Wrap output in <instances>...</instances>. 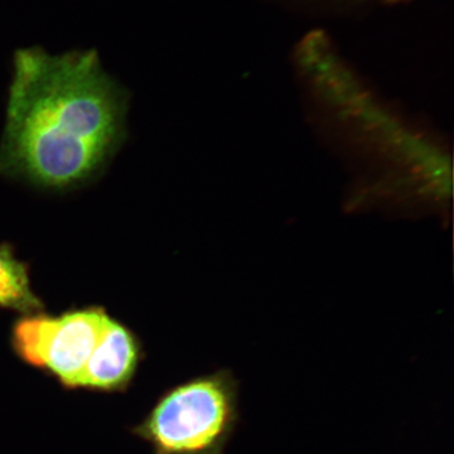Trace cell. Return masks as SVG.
<instances>
[{
    "mask_svg": "<svg viewBox=\"0 0 454 454\" xmlns=\"http://www.w3.org/2000/svg\"><path fill=\"white\" fill-rule=\"evenodd\" d=\"M128 94L97 51L18 50L0 140V175L43 190L88 184L125 137Z\"/></svg>",
    "mask_w": 454,
    "mask_h": 454,
    "instance_id": "cell-1",
    "label": "cell"
},
{
    "mask_svg": "<svg viewBox=\"0 0 454 454\" xmlns=\"http://www.w3.org/2000/svg\"><path fill=\"white\" fill-rule=\"evenodd\" d=\"M239 418L238 379L220 369L170 387L134 433L154 454H223Z\"/></svg>",
    "mask_w": 454,
    "mask_h": 454,
    "instance_id": "cell-2",
    "label": "cell"
},
{
    "mask_svg": "<svg viewBox=\"0 0 454 454\" xmlns=\"http://www.w3.org/2000/svg\"><path fill=\"white\" fill-rule=\"evenodd\" d=\"M103 307L70 309L61 315L22 316L12 327L11 343L20 360L55 376L66 387H79L83 369L109 319Z\"/></svg>",
    "mask_w": 454,
    "mask_h": 454,
    "instance_id": "cell-3",
    "label": "cell"
},
{
    "mask_svg": "<svg viewBox=\"0 0 454 454\" xmlns=\"http://www.w3.org/2000/svg\"><path fill=\"white\" fill-rule=\"evenodd\" d=\"M142 360V346L136 334L110 316L106 330L83 369L79 387L106 391L124 390L133 380Z\"/></svg>",
    "mask_w": 454,
    "mask_h": 454,
    "instance_id": "cell-4",
    "label": "cell"
},
{
    "mask_svg": "<svg viewBox=\"0 0 454 454\" xmlns=\"http://www.w3.org/2000/svg\"><path fill=\"white\" fill-rule=\"evenodd\" d=\"M0 309L22 316L44 309L43 301L33 289L29 265L17 258L8 243L0 244Z\"/></svg>",
    "mask_w": 454,
    "mask_h": 454,
    "instance_id": "cell-5",
    "label": "cell"
},
{
    "mask_svg": "<svg viewBox=\"0 0 454 454\" xmlns=\"http://www.w3.org/2000/svg\"><path fill=\"white\" fill-rule=\"evenodd\" d=\"M390 2H399V0H390Z\"/></svg>",
    "mask_w": 454,
    "mask_h": 454,
    "instance_id": "cell-6",
    "label": "cell"
}]
</instances>
